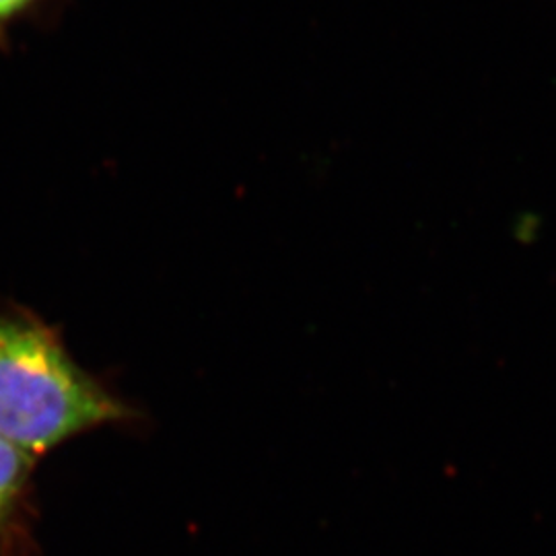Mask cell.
I'll return each mask as SVG.
<instances>
[{
    "mask_svg": "<svg viewBox=\"0 0 556 556\" xmlns=\"http://www.w3.org/2000/svg\"><path fill=\"white\" fill-rule=\"evenodd\" d=\"M56 0H0V43L9 40L21 25L36 20Z\"/></svg>",
    "mask_w": 556,
    "mask_h": 556,
    "instance_id": "3957f363",
    "label": "cell"
},
{
    "mask_svg": "<svg viewBox=\"0 0 556 556\" xmlns=\"http://www.w3.org/2000/svg\"><path fill=\"white\" fill-rule=\"evenodd\" d=\"M130 410L34 314L0 305V438L29 457Z\"/></svg>",
    "mask_w": 556,
    "mask_h": 556,
    "instance_id": "6da1fadb",
    "label": "cell"
},
{
    "mask_svg": "<svg viewBox=\"0 0 556 556\" xmlns=\"http://www.w3.org/2000/svg\"><path fill=\"white\" fill-rule=\"evenodd\" d=\"M34 457L23 454L13 443L0 438V523L13 514L23 495Z\"/></svg>",
    "mask_w": 556,
    "mask_h": 556,
    "instance_id": "7a4b0ae2",
    "label": "cell"
}]
</instances>
